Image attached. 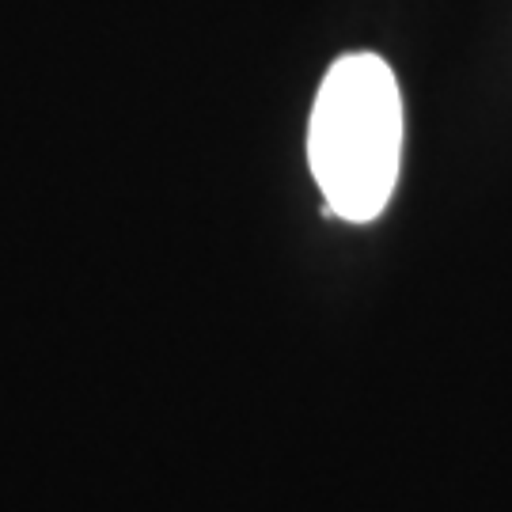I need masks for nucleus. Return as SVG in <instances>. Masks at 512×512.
Returning a JSON list of instances; mask_svg holds the SVG:
<instances>
[{
    "label": "nucleus",
    "instance_id": "f257e3e1",
    "mask_svg": "<svg viewBox=\"0 0 512 512\" xmlns=\"http://www.w3.org/2000/svg\"><path fill=\"white\" fill-rule=\"evenodd\" d=\"M308 164L334 217L384 213L403 164V95L384 57L346 54L327 69L308 122Z\"/></svg>",
    "mask_w": 512,
    "mask_h": 512
}]
</instances>
